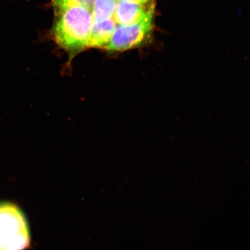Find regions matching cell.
Masks as SVG:
<instances>
[{
  "instance_id": "obj_7",
  "label": "cell",
  "mask_w": 250,
  "mask_h": 250,
  "mask_svg": "<svg viewBox=\"0 0 250 250\" xmlns=\"http://www.w3.org/2000/svg\"><path fill=\"white\" fill-rule=\"evenodd\" d=\"M95 0H52L56 14L61 15L68 8L83 6L92 9Z\"/></svg>"
},
{
  "instance_id": "obj_1",
  "label": "cell",
  "mask_w": 250,
  "mask_h": 250,
  "mask_svg": "<svg viewBox=\"0 0 250 250\" xmlns=\"http://www.w3.org/2000/svg\"><path fill=\"white\" fill-rule=\"evenodd\" d=\"M59 17L54 29L56 43L67 49L87 47L93 24L92 9L76 6L68 8Z\"/></svg>"
},
{
  "instance_id": "obj_8",
  "label": "cell",
  "mask_w": 250,
  "mask_h": 250,
  "mask_svg": "<svg viewBox=\"0 0 250 250\" xmlns=\"http://www.w3.org/2000/svg\"><path fill=\"white\" fill-rule=\"evenodd\" d=\"M118 1L136 3V4H145L149 0H118Z\"/></svg>"
},
{
  "instance_id": "obj_5",
  "label": "cell",
  "mask_w": 250,
  "mask_h": 250,
  "mask_svg": "<svg viewBox=\"0 0 250 250\" xmlns=\"http://www.w3.org/2000/svg\"><path fill=\"white\" fill-rule=\"evenodd\" d=\"M116 24L113 18L101 21H93L87 47L102 48L107 46L113 34Z\"/></svg>"
},
{
  "instance_id": "obj_6",
  "label": "cell",
  "mask_w": 250,
  "mask_h": 250,
  "mask_svg": "<svg viewBox=\"0 0 250 250\" xmlns=\"http://www.w3.org/2000/svg\"><path fill=\"white\" fill-rule=\"evenodd\" d=\"M118 2V0H95L92 8L93 21L113 18Z\"/></svg>"
},
{
  "instance_id": "obj_4",
  "label": "cell",
  "mask_w": 250,
  "mask_h": 250,
  "mask_svg": "<svg viewBox=\"0 0 250 250\" xmlns=\"http://www.w3.org/2000/svg\"><path fill=\"white\" fill-rule=\"evenodd\" d=\"M144 4L125 1L118 2L113 16L115 22L123 25L135 23L153 14L154 9L146 8Z\"/></svg>"
},
{
  "instance_id": "obj_2",
  "label": "cell",
  "mask_w": 250,
  "mask_h": 250,
  "mask_svg": "<svg viewBox=\"0 0 250 250\" xmlns=\"http://www.w3.org/2000/svg\"><path fill=\"white\" fill-rule=\"evenodd\" d=\"M27 221L20 208L0 203V250H23L30 245Z\"/></svg>"
},
{
  "instance_id": "obj_3",
  "label": "cell",
  "mask_w": 250,
  "mask_h": 250,
  "mask_svg": "<svg viewBox=\"0 0 250 250\" xmlns=\"http://www.w3.org/2000/svg\"><path fill=\"white\" fill-rule=\"evenodd\" d=\"M152 16L149 15L135 23L119 24L105 48L108 51H123L139 46L151 33Z\"/></svg>"
}]
</instances>
